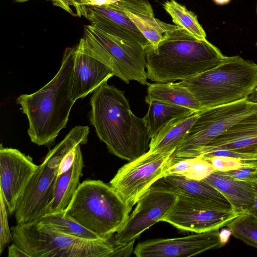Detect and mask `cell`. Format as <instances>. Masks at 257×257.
<instances>
[{
	"label": "cell",
	"mask_w": 257,
	"mask_h": 257,
	"mask_svg": "<svg viewBox=\"0 0 257 257\" xmlns=\"http://www.w3.org/2000/svg\"><path fill=\"white\" fill-rule=\"evenodd\" d=\"M225 57L207 39L170 24L159 44L146 49L148 79L160 83L189 79L214 68Z\"/></svg>",
	"instance_id": "obj_1"
},
{
	"label": "cell",
	"mask_w": 257,
	"mask_h": 257,
	"mask_svg": "<svg viewBox=\"0 0 257 257\" xmlns=\"http://www.w3.org/2000/svg\"><path fill=\"white\" fill-rule=\"evenodd\" d=\"M74 46L65 49L61 66L45 86L32 94L20 95L16 103L21 106L29 122L28 134L38 146H49L66 127L75 103L70 96V79Z\"/></svg>",
	"instance_id": "obj_2"
},
{
	"label": "cell",
	"mask_w": 257,
	"mask_h": 257,
	"mask_svg": "<svg viewBox=\"0 0 257 257\" xmlns=\"http://www.w3.org/2000/svg\"><path fill=\"white\" fill-rule=\"evenodd\" d=\"M90 49L115 76L148 85L146 48L128 32L102 19L84 27L83 36Z\"/></svg>",
	"instance_id": "obj_3"
},
{
	"label": "cell",
	"mask_w": 257,
	"mask_h": 257,
	"mask_svg": "<svg viewBox=\"0 0 257 257\" xmlns=\"http://www.w3.org/2000/svg\"><path fill=\"white\" fill-rule=\"evenodd\" d=\"M179 83L203 109L246 98L257 87V64L240 56H226L214 68Z\"/></svg>",
	"instance_id": "obj_4"
},
{
	"label": "cell",
	"mask_w": 257,
	"mask_h": 257,
	"mask_svg": "<svg viewBox=\"0 0 257 257\" xmlns=\"http://www.w3.org/2000/svg\"><path fill=\"white\" fill-rule=\"evenodd\" d=\"M133 207L101 180L80 183L65 216L104 239H110L126 222Z\"/></svg>",
	"instance_id": "obj_5"
},
{
	"label": "cell",
	"mask_w": 257,
	"mask_h": 257,
	"mask_svg": "<svg viewBox=\"0 0 257 257\" xmlns=\"http://www.w3.org/2000/svg\"><path fill=\"white\" fill-rule=\"evenodd\" d=\"M13 242L29 257H111L110 239L90 240L70 235L40 219L11 228Z\"/></svg>",
	"instance_id": "obj_6"
},
{
	"label": "cell",
	"mask_w": 257,
	"mask_h": 257,
	"mask_svg": "<svg viewBox=\"0 0 257 257\" xmlns=\"http://www.w3.org/2000/svg\"><path fill=\"white\" fill-rule=\"evenodd\" d=\"M104 82L93 92L89 113L90 124L112 154L134 160L132 131L135 115L121 91Z\"/></svg>",
	"instance_id": "obj_7"
},
{
	"label": "cell",
	"mask_w": 257,
	"mask_h": 257,
	"mask_svg": "<svg viewBox=\"0 0 257 257\" xmlns=\"http://www.w3.org/2000/svg\"><path fill=\"white\" fill-rule=\"evenodd\" d=\"M89 133L88 126H75L60 142L49 150L18 199L15 211L17 223L32 222L45 215L47 206L53 199L62 159L73 147L87 144Z\"/></svg>",
	"instance_id": "obj_8"
},
{
	"label": "cell",
	"mask_w": 257,
	"mask_h": 257,
	"mask_svg": "<svg viewBox=\"0 0 257 257\" xmlns=\"http://www.w3.org/2000/svg\"><path fill=\"white\" fill-rule=\"evenodd\" d=\"M257 111V104L246 98L206 108L199 115L172 156L191 158L211 140L247 115Z\"/></svg>",
	"instance_id": "obj_9"
},
{
	"label": "cell",
	"mask_w": 257,
	"mask_h": 257,
	"mask_svg": "<svg viewBox=\"0 0 257 257\" xmlns=\"http://www.w3.org/2000/svg\"><path fill=\"white\" fill-rule=\"evenodd\" d=\"M173 207L161 220L183 231L201 233L225 226L242 213L217 203L177 195Z\"/></svg>",
	"instance_id": "obj_10"
},
{
	"label": "cell",
	"mask_w": 257,
	"mask_h": 257,
	"mask_svg": "<svg viewBox=\"0 0 257 257\" xmlns=\"http://www.w3.org/2000/svg\"><path fill=\"white\" fill-rule=\"evenodd\" d=\"M173 153L147 152L120 168L109 185L133 207L155 182L165 176Z\"/></svg>",
	"instance_id": "obj_11"
},
{
	"label": "cell",
	"mask_w": 257,
	"mask_h": 257,
	"mask_svg": "<svg viewBox=\"0 0 257 257\" xmlns=\"http://www.w3.org/2000/svg\"><path fill=\"white\" fill-rule=\"evenodd\" d=\"M177 195L151 186L140 198L126 222L111 237L113 243L123 245L135 241L146 230L161 220L175 203Z\"/></svg>",
	"instance_id": "obj_12"
},
{
	"label": "cell",
	"mask_w": 257,
	"mask_h": 257,
	"mask_svg": "<svg viewBox=\"0 0 257 257\" xmlns=\"http://www.w3.org/2000/svg\"><path fill=\"white\" fill-rule=\"evenodd\" d=\"M114 74L90 49L82 37L74 46L70 96L75 102L93 92Z\"/></svg>",
	"instance_id": "obj_13"
},
{
	"label": "cell",
	"mask_w": 257,
	"mask_h": 257,
	"mask_svg": "<svg viewBox=\"0 0 257 257\" xmlns=\"http://www.w3.org/2000/svg\"><path fill=\"white\" fill-rule=\"evenodd\" d=\"M38 165L33 158L19 150L0 147V191L10 215L15 213L22 192L35 174Z\"/></svg>",
	"instance_id": "obj_14"
},
{
	"label": "cell",
	"mask_w": 257,
	"mask_h": 257,
	"mask_svg": "<svg viewBox=\"0 0 257 257\" xmlns=\"http://www.w3.org/2000/svg\"><path fill=\"white\" fill-rule=\"evenodd\" d=\"M219 229L188 236L158 238L137 244L134 251L138 257L191 256L222 247Z\"/></svg>",
	"instance_id": "obj_15"
},
{
	"label": "cell",
	"mask_w": 257,
	"mask_h": 257,
	"mask_svg": "<svg viewBox=\"0 0 257 257\" xmlns=\"http://www.w3.org/2000/svg\"><path fill=\"white\" fill-rule=\"evenodd\" d=\"M218 150L257 155V111L239 120L211 140L199 150L197 156Z\"/></svg>",
	"instance_id": "obj_16"
},
{
	"label": "cell",
	"mask_w": 257,
	"mask_h": 257,
	"mask_svg": "<svg viewBox=\"0 0 257 257\" xmlns=\"http://www.w3.org/2000/svg\"><path fill=\"white\" fill-rule=\"evenodd\" d=\"M152 186L176 195H184L217 203L232 210L231 205L219 191L204 180H196L185 176L170 175L155 182Z\"/></svg>",
	"instance_id": "obj_17"
},
{
	"label": "cell",
	"mask_w": 257,
	"mask_h": 257,
	"mask_svg": "<svg viewBox=\"0 0 257 257\" xmlns=\"http://www.w3.org/2000/svg\"><path fill=\"white\" fill-rule=\"evenodd\" d=\"M203 180L222 194L233 210L242 214L250 210L254 198L252 183L234 179L217 171H213Z\"/></svg>",
	"instance_id": "obj_18"
},
{
	"label": "cell",
	"mask_w": 257,
	"mask_h": 257,
	"mask_svg": "<svg viewBox=\"0 0 257 257\" xmlns=\"http://www.w3.org/2000/svg\"><path fill=\"white\" fill-rule=\"evenodd\" d=\"M81 145L77 146L74 162L71 167L58 176L53 199L47 206L45 215L63 213L69 206L80 184V179L82 176L84 163Z\"/></svg>",
	"instance_id": "obj_19"
},
{
	"label": "cell",
	"mask_w": 257,
	"mask_h": 257,
	"mask_svg": "<svg viewBox=\"0 0 257 257\" xmlns=\"http://www.w3.org/2000/svg\"><path fill=\"white\" fill-rule=\"evenodd\" d=\"M199 111L192 112L167 123L151 138L148 152L150 153L174 152L196 121Z\"/></svg>",
	"instance_id": "obj_20"
},
{
	"label": "cell",
	"mask_w": 257,
	"mask_h": 257,
	"mask_svg": "<svg viewBox=\"0 0 257 257\" xmlns=\"http://www.w3.org/2000/svg\"><path fill=\"white\" fill-rule=\"evenodd\" d=\"M157 99L188 108L194 111L203 110L193 94L179 82L151 83L148 85L146 102Z\"/></svg>",
	"instance_id": "obj_21"
},
{
	"label": "cell",
	"mask_w": 257,
	"mask_h": 257,
	"mask_svg": "<svg viewBox=\"0 0 257 257\" xmlns=\"http://www.w3.org/2000/svg\"><path fill=\"white\" fill-rule=\"evenodd\" d=\"M83 16L87 19L97 18L107 21L128 32L145 48L147 49L151 45L117 2L105 6L86 7Z\"/></svg>",
	"instance_id": "obj_22"
},
{
	"label": "cell",
	"mask_w": 257,
	"mask_h": 257,
	"mask_svg": "<svg viewBox=\"0 0 257 257\" xmlns=\"http://www.w3.org/2000/svg\"><path fill=\"white\" fill-rule=\"evenodd\" d=\"M146 103L149 106L143 118L151 139L170 120L195 112L185 107L157 99H151Z\"/></svg>",
	"instance_id": "obj_23"
},
{
	"label": "cell",
	"mask_w": 257,
	"mask_h": 257,
	"mask_svg": "<svg viewBox=\"0 0 257 257\" xmlns=\"http://www.w3.org/2000/svg\"><path fill=\"white\" fill-rule=\"evenodd\" d=\"M163 7L171 17L175 25L198 39L206 40V33L194 13L175 0L165 2Z\"/></svg>",
	"instance_id": "obj_24"
},
{
	"label": "cell",
	"mask_w": 257,
	"mask_h": 257,
	"mask_svg": "<svg viewBox=\"0 0 257 257\" xmlns=\"http://www.w3.org/2000/svg\"><path fill=\"white\" fill-rule=\"evenodd\" d=\"M123 8L126 14L151 46H157L163 39L170 24L164 23L155 17L134 13Z\"/></svg>",
	"instance_id": "obj_25"
},
{
	"label": "cell",
	"mask_w": 257,
	"mask_h": 257,
	"mask_svg": "<svg viewBox=\"0 0 257 257\" xmlns=\"http://www.w3.org/2000/svg\"><path fill=\"white\" fill-rule=\"evenodd\" d=\"M225 226L234 237L257 248V217L248 212L243 213Z\"/></svg>",
	"instance_id": "obj_26"
},
{
	"label": "cell",
	"mask_w": 257,
	"mask_h": 257,
	"mask_svg": "<svg viewBox=\"0 0 257 257\" xmlns=\"http://www.w3.org/2000/svg\"><path fill=\"white\" fill-rule=\"evenodd\" d=\"M64 213L46 214L39 219L70 235L90 240L102 238L74 220L65 216Z\"/></svg>",
	"instance_id": "obj_27"
},
{
	"label": "cell",
	"mask_w": 257,
	"mask_h": 257,
	"mask_svg": "<svg viewBox=\"0 0 257 257\" xmlns=\"http://www.w3.org/2000/svg\"><path fill=\"white\" fill-rule=\"evenodd\" d=\"M220 172L234 179L252 183L257 179V161H245L237 169Z\"/></svg>",
	"instance_id": "obj_28"
},
{
	"label": "cell",
	"mask_w": 257,
	"mask_h": 257,
	"mask_svg": "<svg viewBox=\"0 0 257 257\" xmlns=\"http://www.w3.org/2000/svg\"><path fill=\"white\" fill-rule=\"evenodd\" d=\"M8 210L2 193L0 191V253L13 241L11 228L8 222Z\"/></svg>",
	"instance_id": "obj_29"
},
{
	"label": "cell",
	"mask_w": 257,
	"mask_h": 257,
	"mask_svg": "<svg viewBox=\"0 0 257 257\" xmlns=\"http://www.w3.org/2000/svg\"><path fill=\"white\" fill-rule=\"evenodd\" d=\"M201 157L211 165L214 171L220 172H226L237 169L245 161L228 156Z\"/></svg>",
	"instance_id": "obj_30"
},
{
	"label": "cell",
	"mask_w": 257,
	"mask_h": 257,
	"mask_svg": "<svg viewBox=\"0 0 257 257\" xmlns=\"http://www.w3.org/2000/svg\"><path fill=\"white\" fill-rule=\"evenodd\" d=\"M119 5L127 10L150 17H154L149 0H120Z\"/></svg>",
	"instance_id": "obj_31"
},
{
	"label": "cell",
	"mask_w": 257,
	"mask_h": 257,
	"mask_svg": "<svg viewBox=\"0 0 257 257\" xmlns=\"http://www.w3.org/2000/svg\"><path fill=\"white\" fill-rule=\"evenodd\" d=\"M120 0H81L74 7L76 16H83L85 8L88 6L101 7L112 5Z\"/></svg>",
	"instance_id": "obj_32"
},
{
	"label": "cell",
	"mask_w": 257,
	"mask_h": 257,
	"mask_svg": "<svg viewBox=\"0 0 257 257\" xmlns=\"http://www.w3.org/2000/svg\"><path fill=\"white\" fill-rule=\"evenodd\" d=\"M221 156L235 158L243 161H257V155L239 153L228 150H218L206 155H200L202 157Z\"/></svg>",
	"instance_id": "obj_33"
},
{
	"label": "cell",
	"mask_w": 257,
	"mask_h": 257,
	"mask_svg": "<svg viewBox=\"0 0 257 257\" xmlns=\"http://www.w3.org/2000/svg\"><path fill=\"white\" fill-rule=\"evenodd\" d=\"M78 145L71 149L62 159L59 166L58 176L67 171L72 166L75 158L76 148Z\"/></svg>",
	"instance_id": "obj_34"
},
{
	"label": "cell",
	"mask_w": 257,
	"mask_h": 257,
	"mask_svg": "<svg viewBox=\"0 0 257 257\" xmlns=\"http://www.w3.org/2000/svg\"><path fill=\"white\" fill-rule=\"evenodd\" d=\"M51 2L52 4L56 7H59L70 14L76 16V13L74 12L71 8L73 7V0H47Z\"/></svg>",
	"instance_id": "obj_35"
},
{
	"label": "cell",
	"mask_w": 257,
	"mask_h": 257,
	"mask_svg": "<svg viewBox=\"0 0 257 257\" xmlns=\"http://www.w3.org/2000/svg\"><path fill=\"white\" fill-rule=\"evenodd\" d=\"M9 257H29V255L16 244L13 243L8 249Z\"/></svg>",
	"instance_id": "obj_36"
},
{
	"label": "cell",
	"mask_w": 257,
	"mask_h": 257,
	"mask_svg": "<svg viewBox=\"0 0 257 257\" xmlns=\"http://www.w3.org/2000/svg\"><path fill=\"white\" fill-rule=\"evenodd\" d=\"M231 235V231L227 227V228L221 229L219 235L220 241L222 246L228 242Z\"/></svg>",
	"instance_id": "obj_37"
},
{
	"label": "cell",
	"mask_w": 257,
	"mask_h": 257,
	"mask_svg": "<svg viewBox=\"0 0 257 257\" xmlns=\"http://www.w3.org/2000/svg\"><path fill=\"white\" fill-rule=\"evenodd\" d=\"M254 189V198L253 205L248 213L257 217V179L252 182Z\"/></svg>",
	"instance_id": "obj_38"
},
{
	"label": "cell",
	"mask_w": 257,
	"mask_h": 257,
	"mask_svg": "<svg viewBox=\"0 0 257 257\" xmlns=\"http://www.w3.org/2000/svg\"><path fill=\"white\" fill-rule=\"evenodd\" d=\"M246 100L249 102L257 104V87L247 96Z\"/></svg>",
	"instance_id": "obj_39"
},
{
	"label": "cell",
	"mask_w": 257,
	"mask_h": 257,
	"mask_svg": "<svg viewBox=\"0 0 257 257\" xmlns=\"http://www.w3.org/2000/svg\"><path fill=\"white\" fill-rule=\"evenodd\" d=\"M218 5H224L228 4L231 0H213Z\"/></svg>",
	"instance_id": "obj_40"
},
{
	"label": "cell",
	"mask_w": 257,
	"mask_h": 257,
	"mask_svg": "<svg viewBox=\"0 0 257 257\" xmlns=\"http://www.w3.org/2000/svg\"><path fill=\"white\" fill-rule=\"evenodd\" d=\"M81 0H73V7L74 8V7L75 6V5H76V4L77 3H78L79 1H80Z\"/></svg>",
	"instance_id": "obj_41"
},
{
	"label": "cell",
	"mask_w": 257,
	"mask_h": 257,
	"mask_svg": "<svg viewBox=\"0 0 257 257\" xmlns=\"http://www.w3.org/2000/svg\"><path fill=\"white\" fill-rule=\"evenodd\" d=\"M16 2L18 3H25L30 0H15Z\"/></svg>",
	"instance_id": "obj_42"
},
{
	"label": "cell",
	"mask_w": 257,
	"mask_h": 257,
	"mask_svg": "<svg viewBox=\"0 0 257 257\" xmlns=\"http://www.w3.org/2000/svg\"><path fill=\"white\" fill-rule=\"evenodd\" d=\"M255 46L257 47V41H256V44H255Z\"/></svg>",
	"instance_id": "obj_43"
},
{
	"label": "cell",
	"mask_w": 257,
	"mask_h": 257,
	"mask_svg": "<svg viewBox=\"0 0 257 257\" xmlns=\"http://www.w3.org/2000/svg\"><path fill=\"white\" fill-rule=\"evenodd\" d=\"M256 14H257V6H256Z\"/></svg>",
	"instance_id": "obj_44"
}]
</instances>
